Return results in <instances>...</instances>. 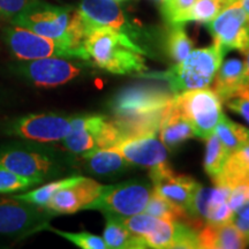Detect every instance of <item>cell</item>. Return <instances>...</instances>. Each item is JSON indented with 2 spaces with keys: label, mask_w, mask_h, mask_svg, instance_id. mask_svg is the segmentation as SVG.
Instances as JSON below:
<instances>
[{
  "label": "cell",
  "mask_w": 249,
  "mask_h": 249,
  "mask_svg": "<svg viewBox=\"0 0 249 249\" xmlns=\"http://www.w3.org/2000/svg\"><path fill=\"white\" fill-rule=\"evenodd\" d=\"M81 178H82V176L67 177V178L65 179L58 180V181L53 182H49L46 183V185L38 187V188L36 189H33V191L30 192L14 196L15 197L20 198V200L29 202L31 204H35L37 207L45 208L46 204L49 203V201L51 200V197L55 194V193L59 192L62 188H65V187H68L73 185V183L77 182Z\"/></svg>",
  "instance_id": "cell-27"
},
{
  "label": "cell",
  "mask_w": 249,
  "mask_h": 249,
  "mask_svg": "<svg viewBox=\"0 0 249 249\" xmlns=\"http://www.w3.org/2000/svg\"><path fill=\"white\" fill-rule=\"evenodd\" d=\"M11 23L57 40L77 51L86 52L83 42L88 35V30L77 9L60 7L38 0L23 13L14 18Z\"/></svg>",
  "instance_id": "cell-3"
},
{
  "label": "cell",
  "mask_w": 249,
  "mask_h": 249,
  "mask_svg": "<svg viewBox=\"0 0 249 249\" xmlns=\"http://www.w3.org/2000/svg\"><path fill=\"white\" fill-rule=\"evenodd\" d=\"M231 155L229 150L224 147L220 140L217 138L216 134H213L209 139H207V149L204 156V170L211 179H213L220 170L223 169L224 164Z\"/></svg>",
  "instance_id": "cell-29"
},
{
  "label": "cell",
  "mask_w": 249,
  "mask_h": 249,
  "mask_svg": "<svg viewBox=\"0 0 249 249\" xmlns=\"http://www.w3.org/2000/svg\"><path fill=\"white\" fill-rule=\"evenodd\" d=\"M207 24L213 43L225 54L232 50L245 54L249 49V21L239 1L227 5Z\"/></svg>",
  "instance_id": "cell-15"
},
{
  "label": "cell",
  "mask_w": 249,
  "mask_h": 249,
  "mask_svg": "<svg viewBox=\"0 0 249 249\" xmlns=\"http://www.w3.org/2000/svg\"><path fill=\"white\" fill-rule=\"evenodd\" d=\"M214 186L234 188L236 186H249V143L232 152L223 169L213 179Z\"/></svg>",
  "instance_id": "cell-22"
},
{
  "label": "cell",
  "mask_w": 249,
  "mask_h": 249,
  "mask_svg": "<svg viewBox=\"0 0 249 249\" xmlns=\"http://www.w3.org/2000/svg\"><path fill=\"white\" fill-rule=\"evenodd\" d=\"M121 222L133 235L142 239L148 248L200 249L198 230L186 222H172L148 213H138Z\"/></svg>",
  "instance_id": "cell-6"
},
{
  "label": "cell",
  "mask_w": 249,
  "mask_h": 249,
  "mask_svg": "<svg viewBox=\"0 0 249 249\" xmlns=\"http://www.w3.org/2000/svg\"><path fill=\"white\" fill-rule=\"evenodd\" d=\"M83 48L93 66L110 73L124 75L148 71L145 55H150V52L127 34L113 28L99 27L90 30Z\"/></svg>",
  "instance_id": "cell-2"
},
{
  "label": "cell",
  "mask_w": 249,
  "mask_h": 249,
  "mask_svg": "<svg viewBox=\"0 0 249 249\" xmlns=\"http://www.w3.org/2000/svg\"><path fill=\"white\" fill-rule=\"evenodd\" d=\"M54 214L45 208L37 207L20 198H0V236L11 239L28 238L50 226Z\"/></svg>",
  "instance_id": "cell-11"
},
{
  "label": "cell",
  "mask_w": 249,
  "mask_h": 249,
  "mask_svg": "<svg viewBox=\"0 0 249 249\" xmlns=\"http://www.w3.org/2000/svg\"><path fill=\"white\" fill-rule=\"evenodd\" d=\"M246 60H245V65H246V79H245V89H247L249 91V49L246 51Z\"/></svg>",
  "instance_id": "cell-38"
},
{
  "label": "cell",
  "mask_w": 249,
  "mask_h": 249,
  "mask_svg": "<svg viewBox=\"0 0 249 249\" xmlns=\"http://www.w3.org/2000/svg\"><path fill=\"white\" fill-rule=\"evenodd\" d=\"M5 43L14 58L18 61L35 60V59L61 57L89 60L86 52L77 51L48 37L40 36L26 28L12 27L6 28L4 34Z\"/></svg>",
  "instance_id": "cell-12"
},
{
  "label": "cell",
  "mask_w": 249,
  "mask_h": 249,
  "mask_svg": "<svg viewBox=\"0 0 249 249\" xmlns=\"http://www.w3.org/2000/svg\"><path fill=\"white\" fill-rule=\"evenodd\" d=\"M36 186L33 180L23 178L5 167L0 166V194L22 192Z\"/></svg>",
  "instance_id": "cell-33"
},
{
  "label": "cell",
  "mask_w": 249,
  "mask_h": 249,
  "mask_svg": "<svg viewBox=\"0 0 249 249\" xmlns=\"http://www.w3.org/2000/svg\"><path fill=\"white\" fill-rule=\"evenodd\" d=\"M200 249H239L247 247V241L232 223L204 224L198 230Z\"/></svg>",
  "instance_id": "cell-20"
},
{
  "label": "cell",
  "mask_w": 249,
  "mask_h": 249,
  "mask_svg": "<svg viewBox=\"0 0 249 249\" xmlns=\"http://www.w3.org/2000/svg\"><path fill=\"white\" fill-rule=\"evenodd\" d=\"M149 177L156 193L186 211L195 192L201 186L191 177L177 176L169 164L150 170Z\"/></svg>",
  "instance_id": "cell-17"
},
{
  "label": "cell",
  "mask_w": 249,
  "mask_h": 249,
  "mask_svg": "<svg viewBox=\"0 0 249 249\" xmlns=\"http://www.w3.org/2000/svg\"><path fill=\"white\" fill-rule=\"evenodd\" d=\"M246 65L241 59L232 58L220 65L214 76L213 91L222 103H225L233 95L245 87Z\"/></svg>",
  "instance_id": "cell-21"
},
{
  "label": "cell",
  "mask_w": 249,
  "mask_h": 249,
  "mask_svg": "<svg viewBox=\"0 0 249 249\" xmlns=\"http://www.w3.org/2000/svg\"><path fill=\"white\" fill-rule=\"evenodd\" d=\"M144 213L151 216L161 218V219L172 220V222H189V216L186 210L178 207L177 204L166 200L163 196L152 191L150 198H149L147 207H145Z\"/></svg>",
  "instance_id": "cell-26"
},
{
  "label": "cell",
  "mask_w": 249,
  "mask_h": 249,
  "mask_svg": "<svg viewBox=\"0 0 249 249\" xmlns=\"http://www.w3.org/2000/svg\"><path fill=\"white\" fill-rule=\"evenodd\" d=\"M166 36V51L177 64L193 51V40L187 35L183 24H172Z\"/></svg>",
  "instance_id": "cell-28"
},
{
  "label": "cell",
  "mask_w": 249,
  "mask_h": 249,
  "mask_svg": "<svg viewBox=\"0 0 249 249\" xmlns=\"http://www.w3.org/2000/svg\"><path fill=\"white\" fill-rule=\"evenodd\" d=\"M38 0H0V18L11 22Z\"/></svg>",
  "instance_id": "cell-34"
},
{
  "label": "cell",
  "mask_w": 249,
  "mask_h": 249,
  "mask_svg": "<svg viewBox=\"0 0 249 249\" xmlns=\"http://www.w3.org/2000/svg\"><path fill=\"white\" fill-rule=\"evenodd\" d=\"M225 7L220 0H195L194 5L192 8L187 12V14L183 18L182 23L195 22L201 23H209L211 20L219 14V12Z\"/></svg>",
  "instance_id": "cell-30"
},
{
  "label": "cell",
  "mask_w": 249,
  "mask_h": 249,
  "mask_svg": "<svg viewBox=\"0 0 249 249\" xmlns=\"http://www.w3.org/2000/svg\"><path fill=\"white\" fill-rule=\"evenodd\" d=\"M231 223L239 230L249 245V201L233 211Z\"/></svg>",
  "instance_id": "cell-36"
},
{
  "label": "cell",
  "mask_w": 249,
  "mask_h": 249,
  "mask_svg": "<svg viewBox=\"0 0 249 249\" xmlns=\"http://www.w3.org/2000/svg\"><path fill=\"white\" fill-rule=\"evenodd\" d=\"M194 2L195 0H161L160 12L165 22L170 26L183 24V18Z\"/></svg>",
  "instance_id": "cell-32"
},
{
  "label": "cell",
  "mask_w": 249,
  "mask_h": 249,
  "mask_svg": "<svg viewBox=\"0 0 249 249\" xmlns=\"http://www.w3.org/2000/svg\"><path fill=\"white\" fill-rule=\"evenodd\" d=\"M71 160L45 143H15L0 148V166L36 185L67 173Z\"/></svg>",
  "instance_id": "cell-4"
},
{
  "label": "cell",
  "mask_w": 249,
  "mask_h": 249,
  "mask_svg": "<svg viewBox=\"0 0 249 249\" xmlns=\"http://www.w3.org/2000/svg\"><path fill=\"white\" fill-rule=\"evenodd\" d=\"M174 107L191 124L194 136L202 140L213 134L218 121L223 116L222 101L210 89H194L174 93Z\"/></svg>",
  "instance_id": "cell-10"
},
{
  "label": "cell",
  "mask_w": 249,
  "mask_h": 249,
  "mask_svg": "<svg viewBox=\"0 0 249 249\" xmlns=\"http://www.w3.org/2000/svg\"><path fill=\"white\" fill-rule=\"evenodd\" d=\"M225 103L230 110L244 118L246 123L249 124V91L247 89L242 88Z\"/></svg>",
  "instance_id": "cell-35"
},
{
  "label": "cell",
  "mask_w": 249,
  "mask_h": 249,
  "mask_svg": "<svg viewBox=\"0 0 249 249\" xmlns=\"http://www.w3.org/2000/svg\"><path fill=\"white\" fill-rule=\"evenodd\" d=\"M49 231L55 233V234L61 236V238L67 239L71 244L75 245L76 247L82 249H107V246L105 244L104 239L101 236L92 234V233L82 231V232H66L61 231V230L53 229V227L49 226Z\"/></svg>",
  "instance_id": "cell-31"
},
{
  "label": "cell",
  "mask_w": 249,
  "mask_h": 249,
  "mask_svg": "<svg viewBox=\"0 0 249 249\" xmlns=\"http://www.w3.org/2000/svg\"><path fill=\"white\" fill-rule=\"evenodd\" d=\"M213 133L220 140L230 154L234 152L249 143V129L240 124H236L223 114L218 121Z\"/></svg>",
  "instance_id": "cell-25"
},
{
  "label": "cell",
  "mask_w": 249,
  "mask_h": 249,
  "mask_svg": "<svg viewBox=\"0 0 249 249\" xmlns=\"http://www.w3.org/2000/svg\"><path fill=\"white\" fill-rule=\"evenodd\" d=\"M107 224L104 230V239L107 248L114 249H143L148 248L142 239L136 238L124 227L121 219L113 216L104 214Z\"/></svg>",
  "instance_id": "cell-24"
},
{
  "label": "cell",
  "mask_w": 249,
  "mask_h": 249,
  "mask_svg": "<svg viewBox=\"0 0 249 249\" xmlns=\"http://www.w3.org/2000/svg\"><path fill=\"white\" fill-rule=\"evenodd\" d=\"M77 12L86 24L88 34L95 28L110 27L127 34L130 38L147 49V33L130 22L114 0H82Z\"/></svg>",
  "instance_id": "cell-14"
},
{
  "label": "cell",
  "mask_w": 249,
  "mask_h": 249,
  "mask_svg": "<svg viewBox=\"0 0 249 249\" xmlns=\"http://www.w3.org/2000/svg\"><path fill=\"white\" fill-rule=\"evenodd\" d=\"M249 201V186L241 185L232 188L231 195H230L229 205L233 211H235L241 205L247 203Z\"/></svg>",
  "instance_id": "cell-37"
},
{
  "label": "cell",
  "mask_w": 249,
  "mask_h": 249,
  "mask_svg": "<svg viewBox=\"0 0 249 249\" xmlns=\"http://www.w3.org/2000/svg\"><path fill=\"white\" fill-rule=\"evenodd\" d=\"M91 66L92 62L89 60L50 57L17 62L11 68L31 85L39 88H55L75 80Z\"/></svg>",
  "instance_id": "cell-9"
},
{
  "label": "cell",
  "mask_w": 249,
  "mask_h": 249,
  "mask_svg": "<svg viewBox=\"0 0 249 249\" xmlns=\"http://www.w3.org/2000/svg\"><path fill=\"white\" fill-rule=\"evenodd\" d=\"M239 2H240L242 8H244L245 13L247 15V18L249 21V0H239Z\"/></svg>",
  "instance_id": "cell-39"
},
{
  "label": "cell",
  "mask_w": 249,
  "mask_h": 249,
  "mask_svg": "<svg viewBox=\"0 0 249 249\" xmlns=\"http://www.w3.org/2000/svg\"><path fill=\"white\" fill-rule=\"evenodd\" d=\"M71 129V117L55 113H36L8 121L5 132L26 141L37 143L61 142Z\"/></svg>",
  "instance_id": "cell-13"
},
{
  "label": "cell",
  "mask_w": 249,
  "mask_h": 249,
  "mask_svg": "<svg viewBox=\"0 0 249 249\" xmlns=\"http://www.w3.org/2000/svg\"><path fill=\"white\" fill-rule=\"evenodd\" d=\"M104 185L96 180L82 177L73 185L65 187L52 196L45 209L54 214H71L86 210L101 195Z\"/></svg>",
  "instance_id": "cell-16"
},
{
  "label": "cell",
  "mask_w": 249,
  "mask_h": 249,
  "mask_svg": "<svg viewBox=\"0 0 249 249\" xmlns=\"http://www.w3.org/2000/svg\"><path fill=\"white\" fill-rule=\"evenodd\" d=\"M77 161L85 172L97 178H117L126 173L129 167V161L114 148L96 149L79 155Z\"/></svg>",
  "instance_id": "cell-19"
},
{
  "label": "cell",
  "mask_w": 249,
  "mask_h": 249,
  "mask_svg": "<svg viewBox=\"0 0 249 249\" xmlns=\"http://www.w3.org/2000/svg\"><path fill=\"white\" fill-rule=\"evenodd\" d=\"M158 132L160 141L167 148H176L187 140L194 138L191 124L181 116L178 108L174 107L172 101L165 111Z\"/></svg>",
  "instance_id": "cell-23"
},
{
  "label": "cell",
  "mask_w": 249,
  "mask_h": 249,
  "mask_svg": "<svg viewBox=\"0 0 249 249\" xmlns=\"http://www.w3.org/2000/svg\"><path fill=\"white\" fill-rule=\"evenodd\" d=\"M114 1H117V2H123V1H127V0H114Z\"/></svg>",
  "instance_id": "cell-40"
},
{
  "label": "cell",
  "mask_w": 249,
  "mask_h": 249,
  "mask_svg": "<svg viewBox=\"0 0 249 249\" xmlns=\"http://www.w3.org/2000/svg\"><path fill=\"white\" fill-rule=\"evenodd\" d=\"M152 191L151 181L144 179L104 185L101 195L86 210H99L104 214L124 219L143 213Z\"/></svg>",
  "instance_id": "cell-7"
},
{
  "label": "cell",
  "mask_w": 249,
  "mask_h": 249,
  "mask_svg": "<svg viewBox=\"0 0 249 249\" xmlns=\"http://www.w3.org/2000/svg\"><path fill=\"white\" fill-rule=\"evenodd\" d=\"M225 53L217 44L192 51L176 66L165 71H144L140 75L167 83L171 91L204 89L211 86Z\"/></svg>",
  "instance_id": "cell-5"
},
{
  "label": "cell",
  "mask_w": 249,
  "mask_h": 249,
  "mask_svg": "<svg viewBox=\"0 0 249 249\" xmlns=\"http://www.w3.org/2000/svg\"><path fill=\"white\" fill-rule=\"evenodd\" d=\"M174 93L170 88L155 85H135L118 91L110 102L112 120L121 141L157 135L160 123Z\"/></svg>",
  "instance_id": "cell-1"
},
{
  "label": "cell",
  "mask_w": 249,
  "mask_h": 249,
  "mask_svg": "<svg viewBox=\"0 0 249 249\" xmlns=\"http://www.w3.org/2000/svg\"><path fill=\"white\" fill-rule=\"evenodd\" d=\"M113 148L129 163L148 167L149 171L167 165V149L156 135L124 140Z\"/></svg>",
  "instance_id": "cell-18"
},
{
  "label": "cell",
  "mask_w": 249,
  "mask_h": 249,
  "mask_svg": "<svg viewBox=\"0 0 249 249\" xmlns=\"http://www.w3.org/2000/svg\"><path fill=\"white\" fill-rule=\"evenodd\" d=\"M62 145L73 155H82L96 149L113 148L121 135L112 119L101 114L71 117V129L62 140Z\"/></svg>",
  "instance_id": "cell-8"
}]
</instances>
